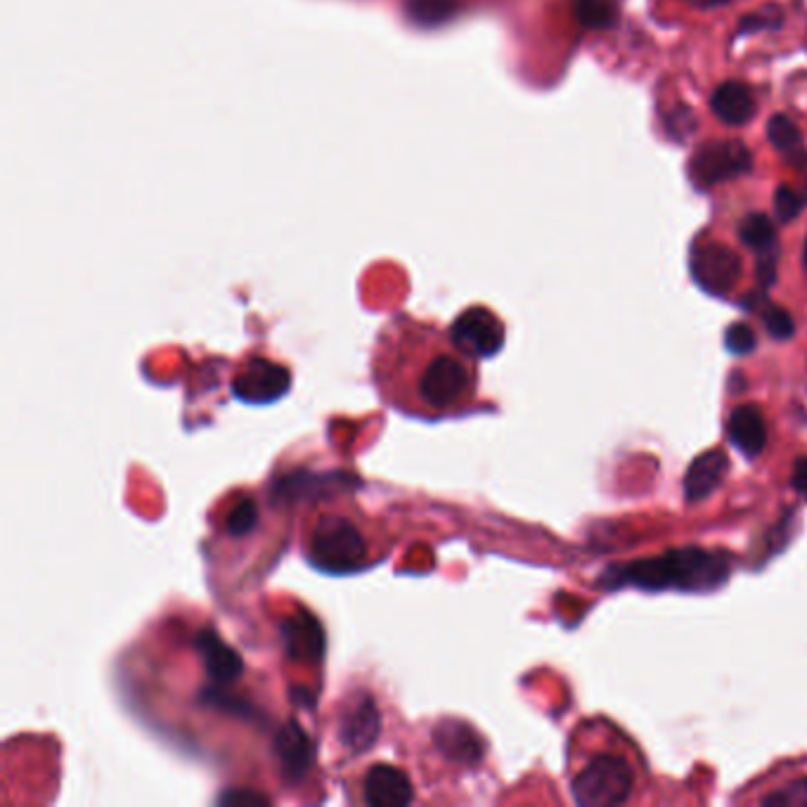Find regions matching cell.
<instances>
[{
    "instance_id": "cell-1",
    "label": "cell",
    "mask_w": 807,
    "mask_h": 807,
    "mask_svg": "<svg viewBox=\"0 0 807 807\" xmlns=\"http://www.w3.org/2000/svg\"><path fill=\"white\" fill-rule=\"evenodd\" d=\"M373 381L395 413L425 421L465 415L479 395V367L471 355L443 329L407 317L381 329Z\"/></svg>"
},
{
    "instance_id": "cell-2",
    "label": "cell",
    "mask_w": 807,
    "mask_h": 807,
    "mask_svg": "<svg viewBox=\"0 0 807 807\" xmlns=\"http://www.w3.org/2000/svg\"><path fill=\"white\" fill-rule=\"evenodd\" d=\"M571 746V791L585 807H611L632 800L644 765L630 741L604 720L576 730Z\"/></svg>"
},
{
    "instance_id": "cell-3",
    "label": "cell",
    "mask_w": 807,
    "mask_h": 807,
    "mask_svg": "<svg viewBox=\"0 0 807 807\" xmlns=\"http://www.w3.org/2000/svg\"><path fill=\"white\" fill-rule=\"evenodd\" d=\"M391 550L381 526L353 502L313 507L303 524V554L317 571L351 576L379 564Z\"/></svg>"
},
{
    "instance_id": "cell-4",
    "label": "cell",
    "mask_w": 807,
    "mask_h": 807,
    "mask_svg": "<svg viewBox=\"0 0 807 807\" xmlns=\"http://www.w3.org/2000/svg\"><path fill=\"white\" fill-rule=\"evenodd\" d=\"M753 156L741 140H718L698 148L692 159V178L698 188H713L751 171Z\"/></svg>"
},
{
    "instance_id": "cell-5",
    "label": "cell",
    "mask_w": 807,
    "mask_h": 807,
    "mask_svg": "<svg viewBox=\"0 0 807 807\" xmlns=\"http://www.w3.org/2000/svg\"><path fill=\"white\" fill-rule=\"evenodd\" d=\"M450 337L471 358H491L505 343V325L488 308H467L450 327Z\"/></svg>"
},
{
    "instance_id": "cell-6",
    "label": "cell",
    "mask_w": 807,
    "mask_h": 807,
    "mask_svg": "<svg viewBox=\"0 0 807 807\" xmlns=\"http://www.w3.org/2000/svg\"><path fill=\"white\" fill-rule=\"evenodd\" d=\"M692 273L696 282L713 294H724L739 282L741 259L734 249L710 242L694 249Z\"/></svg>"
},
{
    "instance_id": "cell-7",
    "label": "cell",
    "mask_w": 807,
    "mask_h": 807,
    "mask_svg": "<svg viewBox=\"0 0 807 807\" xmlns=\"http://www.w3.org/2000/svg\"><path fill=\"white\" fill-rule=\"evenodd\" d=\"M358 789H361V800L365 805H407L415 800V791L409 777L399 770V767L387 765V762H377L369 765L367 770L358 779Z\"/></svg>"
},
{
    "instance_id": "cell-8",
    "label": "cell",
    "mask_w": 807,
    "mask_h": 807,
    "mask_svg": "<svg viewBox=\"0 0 807 807\" xmlns=\"http://www.w3.org/2000/svg\"><path fill=\"white\" fill-rule=\"evenodd\" d=\"M237 399L247 403H273L289 389V373L270 361H249L235 377Z\"/></svg>"
},
{
    "instance_id": "cell-9",
    "label": "cell",
    "mask_w": 807,
    "mask_h": 807,
    "mask_svg": "<svg viewBox=\"0 0 807 807\" xmlns=\"http://www.w3.org/2000/svg\"><path fill=\"white\" fill-rule=\"evenodd\" d=\"M756 98L748 86L739 81L722 84L710 98V110L727 126H744L756 116Z\"/></svg>"
},
{
    "instance_id": "cell-10",
    "label": "cell",
    "mask_w": 807,
    "mask_h": 807,
    "mask_svg": "<svg viewBox=\"0 0 807 807\" xmlns=\"http://www.w3.org/2000/svg\"><path fill=\"white\" fill-rule=\"evenodd\" d=\"M730 439L746 457H758L767 443L765 417L756 405L736 407L730 417Z\"/></svg>"
},
{
    "instance_id": "cell-11",
    "label": "cell",
    "mask_w": 807,
    "mask_h": 807,
    "mask_svg": "<svg viewBox=\"0 0 807 807\" xmlns=\"http://www.w3.org/2000/svg\"><path fill=\"white\" fill-rule=\"evenodd\" d=\"M724 471H727V455L722 453V450H708V453L698 455L692 462V467L690 471H686V479H684L686 500L698 502L706 495H710L713 488L722 481Z\"/></svg>"
},
{
    "instance_id": "cell-12",
    "label": "cell",
    "mask_w": 807,
    "mask_h": 807,
    "mask_svg": "<svg viewBox=\"0 0 807 807\" xmlns=\"http://www.w3.org/2000/svg\"><path fill=\"white\" fill-rule=\"evenodd\" d=\"M767 136H770L774 148L782 152L791 164H805L807 152L803 144V134L798 124L789 118L786 114H774L767 124Z\"/></svg>"
},
{
    "instance_id": "cell-13",
    "label": "cell",
    "mask_w": 807,
    "mask_h": 807,
    "mask_svg": "<svg viewBox=\"0 0 807 807\" xmlns=\"http://www.w3.org/2000/svg\"><path fill=\"white\" fill-rule=\"evenodd\" d=\"M739 237L748 249L756 251H770L777 242V230L765 214H748L739 225Z\"/></svg>"
},
{
    "instance_id": "cell-14",
    "label": "cell",
    "mask_w": 807,
    "mask_h": 807,
    "mask_svg": "<svg viewBox=\"0 0 807 807\" xmlns=\"http://www.w3.org/2000/svg\"><path fill=\"white\" fill-rule=\"evenodd\" d=\"M573 15L585 29H606L614 22V8L608 0H573Z\"/></svg>"
},
{
    "instance_id": "cell-15",
    "label": "cell",
    "mask_w": 807,
    "mask_h": 807,
    "mask_svg": "<svg viewBox=\"0 0 807 807\" xmlns=\"http://www.w3.org/2000/svg\"><path fill=\"white\" fill-rule=\"evenodd\" d=\"M762 805H807V774L789 779L772 793H765Z\"/></svg>"
},
{
    "instance_id": "cell-16",
    "label": "cell",
    "mask_w": 807,
    "mask_h": 807,
    "mask_svg": "<svg viewBox=\"0 0 807 807\" xmlns=\"http://www.w3.org/2000/svg\"><path fill=\"white\" fill-rule=\"evenodd\" d=\"M800 209H803L800 194H798L796 190H793V188H789V185H782V188H779L777 194H774V211H777V218H779V220H784V223H789V220H793V218H798V216H800Z\"/></svg>"
},
{
    "instance_id": "cell-17",
    "label": "cell",
    "mask_w": 807,
    "mask_h": 807,
    "mask_svg": "<svg viewBox=\"0 0 807 807\" xmlns=\"http://www.w3.org/2000/svg\"><path fill=\"white\" fill-rule=\"evenodd\" d=\"M724 343H727V349H730L732 353L746 355V353H751L753 349H756V335H753V329L748 325L736 323V325H732L730 329H727Z\"/></svg>"
},
{
    "instance_id": "cell-18",
    "label": "cell",
    "mask_w": 807,
    "mask_h": 807,
    "mask_svg": "<svg viewBox=\"0 0 807 807\" xmlns=\"http://www.w3.org/2000/svg\"><path fill=\"white\" fill-rule=\"evenodd\" d=\"M765 327L770 329V335L777 339H786L793 335L791 315L782 308H770L765 313Z\"/></svg>"
},
{
    "instance_id": "cell-19",
    "label": "cell",
    "mask_w": 807,
    "mask_h": 807,
    "mask_svg": "<svg viewBox=\"0 0 807 807\" xmlns=\"http://www.w3.org/2000/svg\"><path fill=\"white\" fill-rule=\"evenodd\" d=\"M793 486L800 495L807 497V459H798L796 469H793Z\"/></svg>"
},
{
    "instance_id": "cell-20",
    "label": "cell",
    "mask_w": 807,
    "mask_h": 807,
    "mask_svg": "<svg viewBox=\"0 0 807 807\" xmlns=\"http://www.w3.org/2000/svg\"><path fill=\"white\" fill-rule=\"evenodd\" d=\"M690 3L696 5V8H706V10H710V8H720V5H724V3H730V0H690Z\"/></svg>"
},
{
    "instance_id": "cell-21",
    "label": "cell",
    "mask_w": 807,
    "mask_h": 807,
    "mask_svg": "<svg viewBox=\"0 0 807 807\" xmlns=\"http://www.w3.org/2000/svg\"><path fill=\"white\" fill-rule=\"evenodd\" d=\"M803 263H805V268H807V240L803 244Z\"/></svg>"
}]
</instances>
